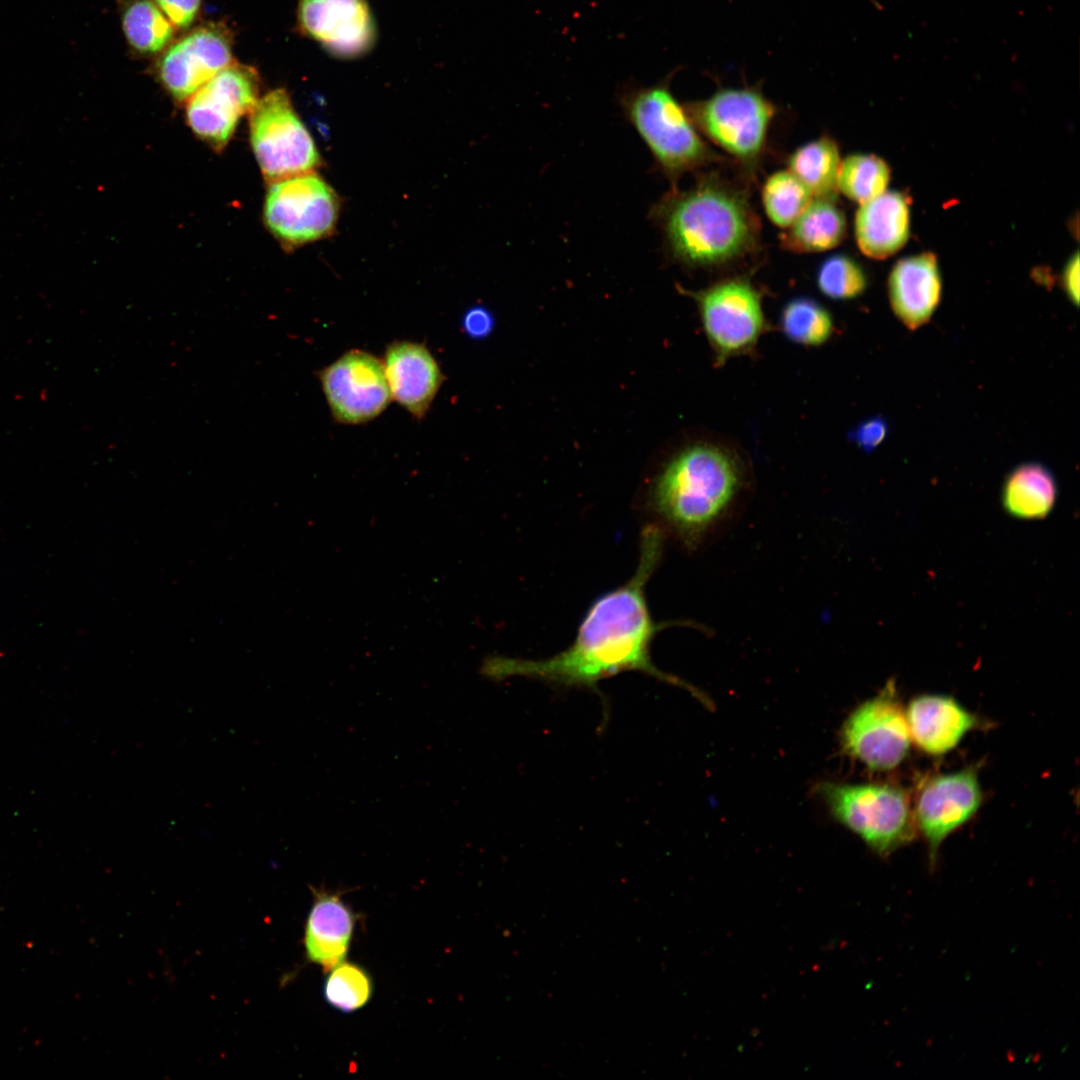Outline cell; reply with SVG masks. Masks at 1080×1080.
<instances>
[{
    "mask_svg": "<svg viewBox=\"0 0 1080 1080\" xmlns=\"http://www.w3.org/2000/svg\"><path fill=\"white\" fill-rule=\"evenodd\" d=\"M462 328L464 332L475 339L486 337L493 328L491 313L482 306L470 308L463 316Z\"/></svg>",
    "mask_w": 1080,
    "mask_h": 1080,
    "instance_id": "1f68e13d",
    "label": "cell"
},
{
    "mask_svg": "<svg viewBox=\"0 0 1080 1080\" xmlns=\"http://www.w3.org/2000/svg\"><path fill=\"white\" fill-rule=\"evenodd\" d=\"M693 122L716 144L743 162L760 155L774 114L758 91L725 88L687 106Z\"/></svg>",
    "mask_w": 1080,
    "mask_h": 1080,
    "instance_id": "30bf717a",
    "label": "cell"
},
{
    "mask_svg": "<svg viewBox=\"0 0 1080 1080\" xmlns=\"http://www.w3.org/2000/svg\"><path fill=\"white\" fill-rule=\"evenodd\" d=\"M843 751L873 771L896 768L909 752L911 736L893 680L857 706L840 732Z\"/></svg>",
    "mask_w": 1080,
    "mask_h": 1080,
    "instance_id": "9c48e42d",
    "label": "cell"
},
{
    "mask_svg": "<svg viewBox=\"0 0 1080 1080\" xmlns=\"http://www.w3.org/2000/svg\"><path fill=\"white\" fill-rule=\"evenodd\" d=\"M257 71L230 64L188 98L186 120L195 135L213 149L222 150L242 116L259 100Z\"/></svg>",
    "mask_w": 1080,
    "mask_h": 1080,
    "instance_id": "8fae6325",
    "label": "cell"
},
{
    "mask_svg": "<svg viewBox=\"0 0 1080 1080\" xmlns=\"http://www.w3.org/2000/svg\"><path fill=\"white\" fill-rule=\"evenodd\" d=\"M383 365L391 398L415 418H423L444 380L426 345L394 341L386 347Z\"/></svg>",
    "mask_w": 1080,
    "mask_h": 1080,
    "instance_id": "2e32d148",
    "label": "cell"
},
{
    "mask_svg": "<svg viewBox=\"0 0 1080 1080\" xmlns=\"http://www.w3.org/2000/svg\"><path fill=\"white\" fill-rule=\"evenodd\" d=\"M319 380L331 414L341 424L369 422L392 400L383 362L363 350L341 355L320 371Z\"/></svg>",
    "mask_w": 1080,
    "mask_h": 1080,
    "instance_id": "7c38bea8",
    "label": "cell"
},
{
    "mask_svg": "<svg viewBox=\"0 0 1080 1080\" xmlns=\"http://www.w3.org/2000/svg\"><path fill=\"white\" fill-rule=\"evenodd\" d=\"M663 539V531L655 525L643 530L634 575L594 602L568 649L537 660L488 656L480 667L481 675L495 681L521 676L559 687L596 689L601 680L639 671L686 689L711 708V700L702 691L660 670L651 659L650 644L661 626L650 615L645 586L661 558Z\"/></svg>",
    "mask_w": 1080,
    "mask_h": 1080,
    "instance_id": "6da1fadb",
    "label": "cell"
},
{
    "mask_svg": "<svg viewBox=\"0 0 1080 1080\" xmlns=\"http://www.w3.org/2000/svg\"><path fill=\"white\" fill-rule=\"evenodd\" d=\"M780 327L792 343L817 347L832 336L834 321L831 313L819 302L798 297L790 300L782 309Z\"/></svg>",
    "mask_w": 1080,
    "mask_h": 1080,
    "instance_id": "d4e9b609",
    "label": "cell"
},
{
    "mask_svg": "<svg viewBox=\"0 0 1080 1080\" xmlns=\"http://www.w3.org/2000/svg\"><path fill=\"white\" fill-rule=\"evenodd\" d=\"M821 293L833 300H850L862 295L867 277L862 267L845 255L827 258L817 273Z\"/></svg>",
    "mask_w": 1080,
    "mask_h": 1080,
    "instance_id": "f1b7e54d",
    "label": "cell"
},
{
    "mask_svg": "<svg viewBox=\"0 0 1080 1080\" xmlns=\"http://www.w3.org/2000/svg\"><path fill=\"white\" fill-rule=\"evenodd\" d=\"M812 197L810 190L790 170L772 174L762 189L767 216L782 228H788L795 222Z\"/></svg>",
    "mask_w": 1080,
    "mask_h": 1080,
    "instance_id": "4316f807",
    "label": "cell"
},
{
    "mask_svg": "<svg viewBox=\"0 0 1080 1080\" xmlns=\"http://www.w3.org/2000/svg\"><path fill=\"white\" fill-rule=\"evenodd\" d=\"M655 216L671 255L689 266L730 262L758 241V222L747 200L712 179L670 194L657 205Z\"/></svg>",
    "mask_w": 1080,
    "mask_h": 1080,
    "instance_id": "7a4b0ae2",
    "label": "cell"
},
{
    "mask_svg": "<svg viewBox=\"0 0 1080 1080\" xmlns=\"http://www.w3.org/2000/svg\"><path fill=\"white\" fill-rule=\"evenodd\" d=\"M1061 280L1067 297L1077 306L1079 303V255L1077 252L1066 263Z\"/></svg>",
    "mask_w": 1080,
    "mask_h": 1080,
    "instance_id": "d6a6232c",
    "label": "cell"
},
{
    "mask_svg": "<svg viewBox=\"0 0 1080 1080\" xmlns=\"http://www.w3.org/2000/svg\"><path fill=\"white\" fill-rule=\"evenodd\" d=\"M941 292L937 258L929 252L899 260L888 277L892 311L911 331L929 322L939 305Z\"/></svg>",
    "mask_w": 1080,
    "mask_h": 1080,
    "instance_id": "e0dca14e",
    "label": "cell"
},
{
    "mask_svg": "<svg viewBox=\"0 0 1080 1080\" xmlns=\"http://www.w3.org/2000/svg\"><path fill=\"white\" fill-rule=\"evenodd\" d=\"M297 20L306 36L336 57L362 56L376 39L367 0H299Z\"/></svg>",
    "mask_w": 1080,
    "mask_h": 1080,
    "instance_id": "9a60e30c",
    "label": "cell"
},
{
    "mask_svg": "<svg viewBox=\"0 0 1080 1080\" xmlns=\"http://www.w3.org/2000/svg\"><path fill=\"white\" fill-rule=\"evenodd\" d=\"M890 169L880 157L852 154L841 160L837 187L852 201L862 204L886 191Z\"/></svg>",
    "mask_w": 1080,
    "mask_h": 1080,
    "instance_id": "484cf974",
    "label": "cell"
},
{
    "mask_svg": "<svg viewBox=\"0 0 1080 1080\" xmlns=\"http://www.w3.org/2000/svg\"><path fill=\"white\" fill-rule=\"evenodd\" d=\"M122 27L129 45L137 52L156 54L173 39L171 22L151 0H132L123 10Z\"/></svg>",
    "mask_w": 1080,
    "mask_h": 1080,
    "instance_id": "cb8c5ba5",
    "label": "cell"
},
{
    "mask_svg": "<svg viewBox=\"0 0 1080 1080\" xmlns=\"http://www.w3.org/2000/svg\"><path fill=\"white\" fill-rule=\"evenodd\" d=\"M250 141L260 170L270 183L317 172L322 165L311 134L283 88L259 98L250 113Z\"/></svg>",
    "mask_w": 1080,
    "mask_h": 1080,
    "instance_id": "8992f818",
    "label": "cell"
},
{
    "mask_svg": "<svg viewBox=\"0 0 1080 1080\" xmlns=\"http://www.w3.org/2000/svg\"><path fill=\"white\" fill-rule=\"evenodd\" d=\"M624 111L664 172L673 178L713 160L711 150L668 87L633 90L623 98Z\"/></svg>",
    "mask_w": 1080,
    "mask_h": 1080,
    "instance_id": "5b68a950",
    "label": "cell"
},
{
    "mask_svg": "<svg viewBox=\"0 0 1080 1080\" xmlns=\"http://www.w3.org/2000/svg\"><path fill=\"white\" fill-rule=\"evenodd\" d=\"M911 739L929 755L954 749L965 734L982 726L981 720L953 697L923 694L913 698L906 710Z\"/></svg>",
    "mask_w": 1080,
    "mask_h": 1080,
    "instance_id": "ac0fdd59",
    "label": "cell"
},
{
    "mask_svg": "<svg viewBox=\"0 0 1080 1080\" xmlns=\"http://www.w3.org/2000/svg\"><path fill=\"white\" fill-rule=\"evenodd\" d=\"M788 228L781 239L786 249L820 252L834 248L843 240L846 220L832 199L816 197Z\"/></svg>",
    "mask_w": 1080,
    "mask_h": 1080,
    "instance_id": "7402d4cb",
    "label": "cell"
},
{
    "mask_svg": "<svg viewBox=\"0 0 1080 1080\" xmlns=\"http://www.w3.org/2000/svg\"><path fill=\"white\" fill-rule=\"evenodd\" d=\"M909 233L908 200L900 192L886 190L860 204L856 212V242L867 257H890L906 244Z\"/></svg>",
    "mask_w": 1080,
    "mask_h": 1080,
    "instance_id": "ffe728a7",
    "label": "cell"
},
{
    "mask_svg": "<svg viewBox=\"0 0 1080 1080\" xmlns=\"http://www.w3.org/2000/svg\"><path fill=\"white\" fill-rule=\"evenodd\" d=\"M790 171L817 198L832 199L838 192L840 155L836 142L826 136L811 141L790 156Z\"/></svg>",
    "mask_w": 1080,
    "mask_h": 1080,
    "instance_id": "603a6c76",
    "label": "cell"
},
{
    "mask_svg": "<svg viewBox=\"0 0 1080 1080\" xmlns=\"http://www.w3.org/2000/svg\"><path fill=\"white\" fill-rule=\"evenodd\" d=\"M689 295L697 303L717 366L755 349L767 323L761 294L749 281L727 279Z\"/></svg>",
    "mask_w": 1080,
    "mask_h": 1080,
    "instance_id": "ba28073f",
    "label": "cell"
},
{
    "mask_svg": "<svg viewBox=\"0 0 1080 1080\" xmlns=\"http://www.w3.org/2000/svg\"><path fill=\"white\" fill-rule=\"evenodd\" d=\"M888 430L889 425L884 417L873 416L851 430L848 433V440L865 453H872L886 439Z\"/></svg>",
    "mask_w": 1080,
    "mask_h": 1080,
    "instance_id": "f546056e",
    "label": "cell"
},
{
    "mask_svg": "<svg viewBox=\"0 0 1080 1080\" xmlns=\"http://www.w3.org/2000/svg\"><path fill=\"white\" fill-rule=\"evenodd\" d=\"M1058 484L1053 472L1035 461L1015 466L1006 476L1001 502L1004 510L1021 520L1046 518L1054 509Z\"/></svg>",
    "mask_w": 1080,
    "mask_h": 1080,
    "instance_id": "44dd1931",
    "label": "cell"
},
{
    "mask_svg": "<svg viewBox=\"0 0 1080 1080\" xmlns=\"http://www.w3.org/2000/svg\"><path fill=\"white\" fill-rule=\"evenodd\" d=\"M311 891L314 897L305 923V954L310 962L328 972L346 957L355 917L336 893L315 888Z\"/></svg>",
    "mask_w": 1080,
    "mask_h": 1080,
    "instance_id": "d6986e66",
    "label": "cell"
},
{
    "mask_svg": "<svg viewBox=\"0 0 1080 1080\" xmlns=\"http://www.w3.org/2000/svg\"><path fill=\"white\" fill-rule=\"evenodd\" d=\"M982 803L977 767L928 777L919 786L914 823L925 838L934 866L942 842L969 821Z\"/></svg>",
    "mask_w": 1080,
    "mask_h": 1080,
    "instance_id": "4fadbf2b",
    "label": "cell"
},
{
    "mask_svg": "<svg viewBox=\"0 0 1080 1080\" xmlns=\"http://www.w3.org/2000/svg\"><path fill=\"white\" fill-rule=\"evenodd\" d=\"M815 792L835 820L880 856H889L915 838L909 798L899 786L822 781Z\"/></svg>",
    "mask_w": 1080,
    "mask_h": 1080,
    "instance_id": "277c9868",
    "label": "cell"
},
{
    "mask_svg": "<svg viewBox=\"0 0 1080 1080\" xmlns=\"http://www.w3.org/2000/svg\"><path fill=\"white\" fill-rule=\"evenodd\" d=\"M339 213V196L317 172L272 182L265 198V224L286 248L330 236Z\"/></svg>",
    "mask_w": 1080,
    "mask_h": 1080,
    "instance_id": "52a82bcc",
    "label": "cell"
},
{
    "mask_svg": "<svg viewBox=\"0 0 1080 1080\" xmlns=\"http://www.w3.org/2000/svg\"><path fill=\"white\" fill-rule=\"evenodd\" d=\"M743 481L742 464L732 452L712 443H697L665 466L651 501L666 527L695 546L727 517Z\"/></svg>",
    "mask_w": 1080,
    "mask_h": 1080,
    "instance_id": "3957f363",
    "label": "cell"
},
{
    "mask_svg": "<svg viewBox=\"0 0 1080 1080\" xmlns=\"http://www.w3.org/2000/svg\"><path fill=\"white\" fill-rule=\"evenodd\" d=\"M328 972L323 995L331 1007L351 1013L369 1002L373 994V982L363 967L342 961Z\"/></svg>",
    "mask_w": 1080,
    "mask_h": 1080,
    "instance_id": "83f0119b",
    "label": "cell"
},
{
    "mask_svg": "<svg viewBox=\"0 0 1080 1080\" xmlns=\"http://www.w3.org/2000/svg\"><path fill=\"white\" fill-rule=\"evenodd\" d=\"M231 58L228 33L219 25L209 24L171 45L160 58L156 72L168 93L182 101L230 65Z\"/></svg>",
    "mask_w": 1080,
    "mask_h": 1080,
    "instance_id": "5bb4252c",
    "label": "cell"
},
{
    "mask_svg": "<svg viewBox=\"0 0 1080 1080\" xmlns=\"http://www.w3.org/2000/svg\"><path fill=\"white\" fill-rule=\"evenodd\" d=\"M154 2L171 24L181 29L193 23L201 6V0H154Z\"/></svg>",
    "mask_w": 1080,
    "mask_h": 1080,
    "instance_id": "4dcf8cb0",
    "label": "cell"
}]
</instances>
